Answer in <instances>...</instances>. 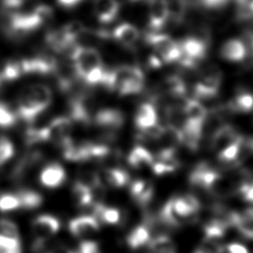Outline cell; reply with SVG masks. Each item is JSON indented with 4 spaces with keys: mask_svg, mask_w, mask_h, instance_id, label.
Wrapping results in <instances>:
<instances>
[{
    "mask_svg": "<svg viewBox=\"0 0 253 253\" xmlns=\"http://www.w3.org/2000/svg\"><path fill=\"white\" fill-rule=\"evenodd\" d=\"M52 101V92L44 84L37 83L25 87L17 98V112L21 119L32 124Z\"/></svg>",
    "mask_w": 253,
    "mask_h": 253,
    "instance_id": "6da1fadb",
    "label": "cell"
},
{
    "mask_svg": "<svg viewBox=\"0 0 253 253\" xmlns=\"http://www.w3.org/2000/svg\"><path fill=\"white\" fill-rule=\"evenodd\" d=\"M145 84V76L142 69L136 65H122L109 70L103 84L110 91L120 95H133L140 93Z\"/></svg>",
    "mask_w": 253,
    "mask_h": 253,
    "instance_id": "7a4b0ae2",
    "label": "cell"
},
{
    "mask_svg": "<svg viewBox=\"0 0 253 253\" xmlns=\"http://www.w3.org/2000/svg\"><path fill=\"white\" fill-rule=\"evenodd\" d=\"M66 56L72 61L78 79L82 81L93 71L104 67L100 52L93 46L75 44Z\"/></svg>",
    "mask_w": 253,
    "mask_h": 253,
    "instance_id": "3957f363",
    "label": "cell"
},
{
    "mask_svg": "<svg viewBox=\"0 0 253 253\" xmlns=\"http://www.w3.org/2000/svg\"><path fill=\"white\" fill-rule=\"evenodd\" d=\"M144 42L148 44L163 63L177 62L182 54L179 42L167 34L148 32L144 36Z\"/></svg>",
    "mask_w": 253,
    "mask_h": 253,
    "instance_id": "277c9868",
    "label": "cell"
},
{
    "mask_svg": "<svg viewBox=\"0 0 253 253\" xmlns=\"http://www.w3.org/2000/svg\"><path fill=\"white\" fill-rule=\"evenodd\" d=\"M92 121L104 131L105 139L111 141L116 137V131L124 126L125 116L116 109H102L94 115Z\"/></svg>",
    "mask_w": 253,
    "mask_h": 253,
    "instance_id": "5b68a950",
    "label": "cell"
},
{
    "mask_svg": "<svg viewBox=\"0 0 253 253\" xmlns=\"http://www.w3.org/2000/svg\"><path fill=\"white\" fill-rule=\"evenodd\" d=\"M46 127L48 129L49 140L53 141L61 149L73 141L71 137L72 121L70 118L57 117Z\"/></svg>",
    "mask_w": 253,
    "mask_h": 253,
    "instance_id": "8992f818",
    "label": "cell"
},
{
    "mask_svg": "<svg viewBox=\"0 0 253 253\" xmlns=\"http://www.w3.org/2000/svg\"><path fill=\"white\" fill-rule=\"evenodd\" d=\"M242 136L241 133L230 124L223 123L218 126L211 134L210 146L212 151L218 154L227 146L238 140Z\"/></svg>",
    "mask_w": 253,
    "mask_h": 253,
    "instance_id": "52a82bcc",
    "label": "cell"
},
{
    "mask_svg": "<svg viewBox=\"0 0 253 253\" xmlns=\"http://www.w3.org/2000/svg\"><path fill=\"white\" fill-rule=\"evenodd\" d=\"M148 27L151 32H158L166 26L169 20L167 0H148Z\"/></svg>",
    "mask_w": 253,
    "mask_h": 253,
    "instance_id": "ba28073f",
    "label": "cell"
},
{
    "mask_svg": "<svg viewBox=\"0 0 253 253\" xmlns=\"http://www.w3.org/2000/svg\"><path fill=\"white\" fill-rule=\"evenodd\" d=\"M55 61L56 58L46 55H38L35 57L23 58L19 60L23 74L39 75L52 74Z\"/></svg>",
    "mask_w": 253,
    "mask_h": 253,
    "instance_id": "9c48e42d",
    "label": "cell"
},
{
    "mask_svg": "<svg viewBox=\"0 0 253 253\" xmlns=\"http://www.w3.org/2000/svg\"><path fill=\"white\" fill-rule=\"evenodd\" d=\"M60 228L59 220L49 214H42L37 216L32 223V230L35 241L45 242Z\"/></svg>",
    "mask_w": 253,
    "mask_h": 253,
    "instance_id": "30bf717a",
    "label": "cell"
},
{
    "mask_svg": "<svg viewBox=\"0 0 253 253\" xmlns=\"http://www.w3.org/2000/svg\"><path fill=\"white\" fill-rule=\"evenodd\" d=\"M52 75L56 80L58 88L63 92L69 91L74 85L75 81L78 79L74 65L71 60L70 62H67L64 60L59 61L58 59H56Z\"/></svg>",
    "mask_w": 253,
    "mask_h": 253,
    "instance_id": "8fae6325",
    "label": "cell"
},
{
    "mask_svg": "<svg viewBox=\"0 0 253 253\" xmlns=\"http://www.w3.org/2000/svg\"><path fill=\"white\" fill-rule=\"evenodd\" d=\"M68 228L73 236L86 237L100 229V221L93 215H81L71 219Z\"/></svg>",
    "mask_w": 253,
    "mask_h": 253,
    "instance_id": "7c38bea8",
    "label": "cell"
},
{
    "mask_svg": "<svg viewBox=\"0 0 253 253\" xmlns=\"http://www.w3.org/2000/svg\"><path fill=\"white\" fill-rule=\"evenodd\" d=\"M158 123V113L155 104L144 102L140 104L134 115V125L138 131L144 130Z\"/></svg>",
    "mask_w": 253,
    "mask_h": 253,
    "instance_id": "4fadbf2b",
    "label": "cell"
},
{
    "mask_svg": "<svg viewBox=\"0 0 253 253\" xmlns=\"http://www.w3.org/2000/svg\"><path fill=\"white\" fill-rule=\"evenodd\" d=\"M66 173L62 165L53 162L42 168L40 173V182L46 188H57L65 181Z\"/></svg>",
    "mask_w": 253,
    "mask_h": 253,
    "instance_id": "5bb4252c",
    "label": "cell"
},
{
    "mask_svg": "<svg viewBox=\"0 0 253 253\" xmlns=\"http://www.w3.org/2000/svg\"><path fill=\"white\" fill-rule=\"evenodd\" d=\"M248 54L245 42L239 39H230L220 47V56L229 62H242Z\"/></svg>",
    "mask_w": 253,
    "mask_h": 253,
    "instance_id": "9a60e30c",
    "label": "cell"
},
{
    "mask_svg": "<svg viewBox=\"0 0 253 253\" xmlns=\"http://www.w3.org/2000/svg\"><path fill=\"white\" fill-rule=\"evenodd\" d=\"M231 226L247 239H253V207L247 208L241 212L232 211Z\"/></svg>",
    "mask_w": 253,
    "mask_h": 253,
    "instance_id": "2e32d148",
    "label": "cell"
},
{
    "mask_svg": "<svg viewBox=\"0 0 253 253\" xmlns=\"http://www.w3.org/2000/svg\"><path fill=\"white\" fill-rule=\"evenodd\" d=\"M93 9L96 18L103 24L113 22L120 11L118 0H94Z\"/></svg>",
    "mask_w": 253,
    "mask_h": 253,
    "instance_id": "e0dca14e",
    "label": "cell"
},
{
    "mask_svg": "<svg viewBox=\"0 0 253 253\" xmlns=\"http://www.w3.org/2000/svg\"><path fill=\"white\" fill-rule=\"evenodd\" d=\"M112 37L122 45L131 48L138 42L140 34L135 26L129 23H123L114 29Z\"/></svg>",
    "mask_w": 253,
    "mask_h": 253,
    "instance_id": "ac0fdd59",
    "label": "cell"
},
{
    "mask_svg": "<svg viewBox=\"0 0 253 253\" xmlns=\"http://www.w3.org/2000/svg\"><path fill=\"white\" fill-rule=\"evenodd\" d=\"M183 111L186 121L204 125L208 118V109L206 106L195 98H187L183 103Z\"/></svg>",
    "mask_w": 253,
    "mask_h": 253,
    "instance_id": "d6986e66",
    "label": "cell"
},
{
    "mask_svg": "<svg viewBox=\"0 0 253 253\" xmlns=\"http://www.w3.org/2000/svg\"><path fill=\"white\" fill-rule=\"evenodd\" d=\"M101 183H105L113 188L125 187L129 182V175L120 168H104L98 172Z\"/></svg>",
    "mask_w": 253,
    "mask_h": 253,
    "instance_id": "ffe728a7",
    "label": "cell"
},
{
    "mask_svg": "<svg viewBox=\"0 0 253 253\" xmlns=\"http://www.w3.org/2000/svg\"><path fill=\"white\" fill-rule=\"evenodd\" d=\"M233 114H248L253 111V95L248 91L238 90L226 102Z\"/></svg>",
    "mask_w": 253,
    "mask_h": 253,
    "instance_id": "44dd1931",
    "label": "cell"
},
{
    "mask_svg": "<svg viewBox=\"0 0 253 253\" xmlns=\"http://www.w3.org/2000/svg\"><path fill=\"white\" fill-rule=\"evenodd\" d=\"M154 161L152 153L141 145L134 146L127 156V163L134 169H142L151 166Z\"/></svg>",
    "mask_w": 253,
    "mask_h": 253,
    "instance_id": "7402d4cb",
    "label": "cell"
},
{
    "mask_svg": "<svg viewBox=\"0 0 253 253\" xmlns=\"http://www.w3.org/2000/svg\"><path fill=\"white\" fill-rule=\"evenodd\" d=\"M151 234L150 228L143 222L142 224H139L135 226L126 236V244L129 248L135 250L149 242Z\"/></svg>",
    "mask_w": 253,
    "mask_h": 253,
    "instance_id": "603a6c76",
    "label": "cell"
},
{
    "mask_svg": "<svg viewBox=\"0 0 253 253\" xmlns=\"http://www.w3.org/2000/svg\"><path fill=\"white\" fill-rule=\"evenodd\" d=\"M147 244V253H176L175 244L167 234H158Z\"/></svg>",
    "mask_w": 253,
    "mask_h": 253,
    "instance_id": "cb8c5ba5",
    "label": "cell"
},
{
    "mask_svg": "<svg viewBox=\"0 0 253 253\" xmlns=\"http://www.w3.org/2000/svg\"><path fill=\"white\" fill-rule=\"evenodd\" d=\"M72 196L79 207H88L94 204L92 189L80 181H76L73 184Z\"/></svg>",
    "mask_w": 253,
    "mask_h": 253,
    "instance_id": "d4e9b609",
    "label": "cell"
},
{
    "mask_svg": "<svg viewBox=\"0 0 253 253\" xmlns=\"http://www.w3.org/2000/svg\"><path fill=\"white\" fill-rule=\"evenodd\" d=\"M17 196L20 201V208L24 210H35L42 203V197L36 191L29 189H21Z\"/></svg>",
    "mask_w": 253,
    "mask_h": 253,
    "instance_id": "484cf974",
    "label": "cell"
},
{
    "mask_svg": "<svg viewBox=\"0 0 253 253\" xmlns=\"http://www.w3.org/2000/svg\"><path fill=\"white\" fill-rule=\"evenodd\" d=\"M24 140L27 145H34L36 143L49 140L47 127H29L25 131Z\"/></svg>",
    "mask_w": 253,
    "mask_h": 253,
    "instance_id": "4316f807",
    "label": "cell"
},
{
    "mask_svg": "<svg viewBox=\"0 0 253 253\" xmlns=\"http://www.w3.org/2000/svg\"><path fill=\"white\" fill-rule=\"evenodd\" d=\"M22 75L23 73L19 60H9L0 68V78L2 82L15 80Z\"/></svg>",
    "mask_w": 253,
    "mask_h": 253,
    "instance_id": "83f0119b",
    "label": "cell"
},
{
    "mask_svg": "<svg viewBox=\"0 0 253 253\" xmlns=\"http://www.w3.org/2000/svg\"><path fill=\"white\" fill-rule=\"evenodd\" d=\"M17 120L16 114L4 102H0V127L8 128L15 125Z\"/></svg>",
    "mask_w": 253,
    "mask_h": 253,
    "instance_id": "f1b7e54d",
    "label": "cell"
},
{
    "mask_svg": "<svg viewBox=\"0 0 253 253\" xmlns=\"http://www.w3.org/2000/svg\"><path fill=\"white\" fill-rule=\"evenodd\" d=\"M20 208V201L17 195L1 194L0 195V211H15Z\"/></svg>",
    "mask_w": 253,
    "mask_h": 253,
    "instance_id": "f546056e",
    "label": "cell"
},
{
    "mask_svg": "<svg viewBox=\"0 0 253 253\" xmlns=\"http://www.w3.org/2000/svg\"><path fill=\"white\" fill-rule=\"evenodd\" d=\"M153 195H154V187L151 183L146 181V184L143 187V189L133 198V200L138 206L145 207L151 202Z\"/></svg>",
    "mask_w": 253,
    "mask_h": 253,
    "instance_id": "4dcf8cb0",
    "label": "cell"
},
{
    "mask_svg": "<svg viewBox=\"0 0 253 253\" xmlns=\"http://www.w3.org/2000/svg\"><path fill=\"white\" fill-rule=\"evenodd\" d=\"M0 234L7 237L20 239L17 224L7 218H0Z\"/></svg>",
    "mask_w": 253,
    "mask_h": 253,
    "instance_id": "1f68e13d",
    "label": "cell"
},
{
    "mask_svg": "<svg viewBox=\"0 0 253 253\" xmlns=\"http://www.w3.org/2000/svg\"><path fill=\"white\" fill-rule=\"evenodd\" d=\"M14 154V145L10 139L0 136V166L8 161Z\"/></svg>",
    "mask_w": 253,
    "mask_h": 253,
    "instance_id": "d6a6232c",
    "label": "cell"
},
{
    "mask_svg": "<svg viewBox=\"0 0 253 253\" xmlns=\"http://www.w3.org/2000/svg\"><path fill=\"white\" fill-rule=\"evenodd\" d=\"M231 0H195L196 4L208 11H220L224 9Z\"/></svg>",
    "mask_w": 253,
    "mask_h": 253,
    "instance_id": "836d02e7",
    "label": "cell"
},
{
    "mask_svg": "<svg viewBox=\"0 0 253 253\" xmlns=\"http://www.w3.org/2000/svg\"><path fill=\"white\" fill-rule=\"evenodd\" d=\"M33 11L37 15V17L39 18V20L41 21L42 26L44 24L48 23L49 21H51V19L53 17V9L49 5L40 4Z\"/></svg>",
    "mask_w": 253,
    "mask_h": 253,
    "instance_id": "e575fe53",
    "label": "cell"
},
{
    "mask_svg": "<svg viewBox=\"0 0 253 253\" xmlns=\"http://www.w3.org/2000/svg\"><path fill=\"white\" fill-rule=\"evenodd\" d=\"M236 195L240 196L243 201L253 205V180L241 183L238 186Z\"/></svg>",
    "mask_w": 253,
    "mask_h": 253,
    "instance_id": "d590c367",
    "label": "cell"
},
{
    "mask_svg": "<svg viewBox=\"0 0 253 253\" xmlns=\"http://www.w3.org/2000/svg\"><path fill=\"white\" fill-rule=\"evenodd\" d=\"M67 253H101L99 249V245L95 241L85 240L80 242L77 249L68 251Z\"/></svg>",
    "mask_w": 253,
    "mask_h": 253,
    "instance_id": "8d00e7d4",
    "label": "cell"
},
{
    "mask_svg": "<svg viewBox=\"0 0 253 253\" xmlns=\"http://www.w3.org/2000/svg\"><path fill=\"white\" fill-rule=\"evenodd\" d=\"M225 248L228 253H249L247 248L239 243H230Z\"/></svg>",
    "mask_w": 253,
    "mask_h": 253,
    "instance_id": "74e56055",
    "label": "cell"
},
{
    "mask_svg": "<svg viewBox=\"0 0 253 253\" xmlns=\"http://www.w3.org/2000/svg\"><path fill=\"white\" fill-rule=\"evenodd\" d=\"M57 3L64 8H72L80 4L83 0H56Z\"/></svg>",
    "mask_w": 253,
    "mask_h": 253,
    "instance_id": "f35d334b",
    "label": "cell"
},
{
    "mask_svg": "<svg viewBox=\"0 0 253 253\" xmlns=\"http://www.w3.org/2000/svg\"><path fill=\"white\" fill-rule=\"evenodd\" d=\"M0 253H22L20 250H12L3 246H0Z\"/></svg>",
    "mask_w": 253,
    "mask_h": 253,
    "instance_id": "ab89813d",
    "label": "cell"
},
{
    "mask_svg": "<svg viewBox=\"0 0 253 253\" xmlns=\"http://www.w3.org/2000/svg\"><path fill=\"white\" fill-rule=\"evenodd\" d=\"M247 142H248V145H249V147H250V149H251V151L253 153V135L251 137L247 138Z\"/></svg>",
    "mask_w": 253,
    "mask_h": 253,
    "instance_id": "60d3db41",
    "label": "cell"
},
{
    "mask_svg": "<svg viewBox=\"0 0 253 253\" xmlns=\"http://www.w3.org/2000/svg\"><path fill=\"white\" fill-rule=\"evenodd\" d=\"M249 42H250V43H251V45H250V47H251V51H252V56H253V36L249 39Z\"/></svg>",
    "mask_w": 253,
    "mask_h": 253,
    "instance_id": "b9f144b4",
    "label": "cell"
},
{
    "mask_svg": "<svg viewBox=\"0 0 253 253\" xmlns=\"http://www.w3.org/2000/svg\"><path fill=\"white\" fill-rule=\"evenodd\" d=\"M250 10H251L252 17H253V0H251V2H250Z\"/></svg>",
    "mask_w": 253,
    "mask_h": 253,
    "instance_id": "7bdbcfd3",
    "label": "cell"
},
{
    "mask_svg": "<svg viewBox=\"0 0 253 253\" xmlns=\"http://www.w3.org/2000/svg\"><path fill=\"white\" fill-rule=\"evenodd\" d=\"M129 1H131V2H137V1H142V0H129Z\"/></svg>",
    "mask_w": 253,
    "mask_h": 253,
    "instance_id": "ee69618b",
    "label": "cell"
}]
</instances>
